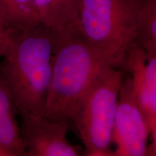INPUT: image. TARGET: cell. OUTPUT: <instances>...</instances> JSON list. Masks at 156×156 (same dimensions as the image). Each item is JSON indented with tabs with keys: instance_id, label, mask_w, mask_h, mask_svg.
Returning a JSON list of instances; mask_svg holds the SVG:
<instances>
[{
	"instance_id": "1",
	"label": "cell",
	"mask_w": 156,
	"mask_h": 156,
	"mask_svg": "<svg viewBox=\"0 0 156 156\" xmlns=\"http://www.w3.org/2000/svg\"><path fill=\"white\" fill-rule=\"evenodd\" d=\"M111 67L77 30L56 32L44 116L75 124L89 91Z\"/></svg>"
},
{
	"instance_id": "2",
	"label": "cell",
	"mask_w": 156,
	"mask_h": 156,
	"mask_svg": "<svg viewBox=\"0 0 156 156\" xmlns=\"http://www.w3.org/2000/svg\"><path fill=\"white\" fill-rule=\"evenodd\" d=\"M56 32L41 23L17 28L0 70L18 115H44Z\"/></svg>"
},
{
	"instance_id": "3",
	"label": "cell",
	"mask_w": 156,
	"mask_h": 156,
	"mask_svg": "<svg viewBox=\"0 0 156 156\" xmlns=\"http://www.w3.org/2000/svg\"><path fill=\"white\" fill-rule=\"evenodd\" d=\"M142 0H80L77 30L113 66L122 68L134 44Z\"/></svg>"
},
{
	"instance_id": "4",
	"label": "cell",
	"mask_w": 156,
	"mask_h": 156,
	"mask_svg": "<svg viewBox=\"0 0 156 156\" xmlns=\"http://www.w3.org/2000/svg\"><path fill=\"white\" fill-rule=\"evenodd\" d=\"M124 76L122 68L109 67L97 80L84 101L75 125L86 155L113 156V128Z\"/></svg>"
},
{
	"instance_id": "5",
	"label": "cell",
	"mask_w": 156,
	"mask_h": 156,
	"mask_svg": "<svg viewBox=\"0 0 156 156\" xmlns=\"http://www.w3.org/2000/svg\"><path fill=\"white\" fill-rule=\"evenodd\" d=\"M149 126L134 95L131 79L124 76L112 133L113 156L147 155Z\"/></svg>"
},
{
	"instance_id": "6",
	"label": "cell",
	"mask_w": 156,
	"mask_h": 156,
	"mask_svg": "<svg viewBox=\"0 0 156 156\" xmlns=\"http://www.w3.org/2000/svg\"><path fill=\"white\" fill-rule=\"evenodd\" d=\"M20 129L26 156H78L67 139L69 123L41 115L22 114Z\"/></svg>"
},
{
	"instance_id": "7",
	"label": "cell",
	"mask_w": 156,
	"mask_h": 156,
	"mask_svg": "<svg viewBox=\"0 0 156 156\" xmlns=\"http://www.w3.org/2000/svg\"><path fill=\"white\" fill-rule=\"evenodd\" d=\"M123 69L131 79L151 134L156 129V52L146 53L134 44L126 54Z\"/></svg>"
},
{
	"instance_id": "8",
	"label": "cell",
	"mask_w": 156,
	"mask_h": 156,
	"mask_svg": "<svg viewBox=\"0 0 156 156\" xmlns=\"http://www.w3.org/2000/svg\"><path fill=\"white\" fill-rule=\"evenodd\" d=\"M17 106L0 70V146L10 156H26Z\"/></svg>"
},
{
	"instance_id": "9",
	"label": "cell",
	"mask_w": 156,
	"mask_h": 156,
	"mask_svg": "<svg viewBox=\"0 0 156 156\" xmlns=\"http://www.w3.org/2000/svg\"><path fill=\"white\" fill-rule=\"evenodd\" d=\"M39 21L56 33L77 30L80 0H33Z\"/></svg>"
},
{
	"instance_id": "10",
	"label": "cell",
	"mask_w": 156,
	"mask_h": 156,
	"mask_svg": "<svg viewBox=\"0 0 156 156\" xmlns=\"http://www.w3.org/2000/svg\"><path fill=\"white\" fill-rule=\"evenodd\" d=\"M134 44L146 53L156 52V0H142Z\"/></svg>"
},
{
	"instance_id": "11",
	"label": "cell",
	"mask_w": 156,
	"mask_h": 156,
	"mask_svg": "<svg viewBox=\"0 0 156 156\" xmlns=\"http://www.w3.org/2000/svg\"><path fill=\"white\" fill-rule=\"evenodd\" d=\"M0 16L15 28L40 23L33 0H0Z\"/></svg>"
},
{
	"instance_id": "12",
	"label": "cell",
	"mask_w": 156,
	"mask_h": 156,
	"mask_svg": "<svg viewBox=\"0 0 156 156\" xmlns=\"http://www.w3.org/2000/svg\"><path fill=\"white\" fill-rule=\"evenodd\" d=\"M17 28L0 16V57H5L8 53Z\"/></svg>"
},
{
	"instance_id": "13",
	"label": "cell",
	"mask_w": 156,
	"mask_h": 156,
	"mask_svg": "<svg viewBox=\"0 0 156 156\" xmlns=\"http://www.w3.org/2000/svg\"><path fill=\"white\" fill-rule=\"evenodd\" d=\"M151 134L153 135V142L151 146H148L147 155L156 156V129Z\"/></svg>"
},
{
	"instance_id": "14",
	"label": "cell",
	"mask_w": 156,
	"mask_h": 156,
	"mask_svg": "<svg viewBox=\"0 0 156 156\" xmlns=\"http://www.w3.org/2000/svg\"><path fill=\"white\" fill-rule=\"evenodd\" d=\"M0 156H10V155L0 146Z\"/></svg>"
}]
</instances>
